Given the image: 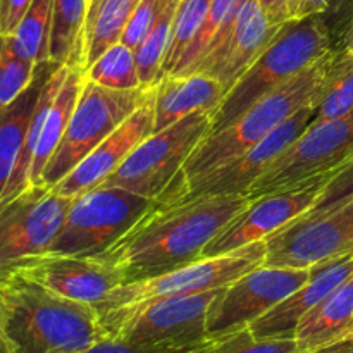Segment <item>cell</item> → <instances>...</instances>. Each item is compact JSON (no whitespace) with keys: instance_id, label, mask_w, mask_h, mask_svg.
Here are the masks:
<instances>
[{"instance_id":"cell-1","label":"cell","mask_w":353,"mask_h":353,"mask_svg":"<svg viewBox=\"0 0 353 353\" xmlns=\"http://www.w3.org/2000/svg\"><path fill=\"white\" fill-rule=\"evenodd\" d=\"M252 200L248 195H219L190 200L148 212L99 261L119 271L126 283L155 278L200 261L202 250Z\"/></svg>"},{"instance_id":"cell-2","label":"cell","mask_w":353,"mask_h":353,"mask_svg":"<svg viewBox=\"0 0 353 353\" xmlns=\"http://www.w3.org/2000/svg\"><path fill=\"white\" fill-rule=\"evenodd\" d=\"M0 321L10 353H79L107 338L95 307L19 278H0Z\"/></svg>"},{"instance_id":"cell-3","label":"cell","mask_w":353,"mask_h":353,"mask_svg":"<svg viewBox=\"0 0 353 353\" xmlns=\"http://www.w3.org/2000/svg\"><path fill=\"white\" fill-rule=\"evenodd\" d=\"M333 52L302 74L295 76L292 81L255 102L233 123L207 134L169 185H185L212 171L217 165L240 157L303 107L317 105L323 95L327 65Z\"/></svg>"},{"instance_id":"cell-4","label":"cell","mask_w":353,"mask_h":353,"mask_svg":"<svg viewBox=\"0 0 353 353\" xmlns=\"http://www.w3.org/2000/svg\"><path fill=\"white\" fill-rule=\"evenodd\" d=\"M330 30L319 14L295 17L279 26L252 68L228 90L212 112V131L233 123L255 102L292 81L334 50Z\"/></svg>"},{"instance_id":"cell-5","label":"cell","mask_w":353,"mask_h":353,"mask_svg":"<svg viewBox=\"0 0 353 353\" xmlns=\"http://www.w3.org/2000/svg\"><path fill=\"white\" fill-rule=\"evenodd\" d=\"M265 254V241H257L219 257L200 259L185 268L174 269L155 278L117 286L102 303L95 307L100 324L107 336H116L128 321L133 319L150 303L171 296L224 288L247 272L264 265Z\"/></svg>"},{"instance_id":"cell-6","label":"cell","mask_w":353,"mask_h":353,"mask_svg":"<svg viewBox=\"0 0 353 353\" xmlns=\"http://www.w3.org/2000/svg\"><path fill=\"white\" fill-rule=\"evenodd\" d=\"M353 155V112L312 121L248 188L250 200L327 181Z\"/></svg>"},{"instance_id":"cell-7","label":"cell","mask_w":353,"mask_h":353,"mask_svg":"<svg viewBox=\"0 0 353 353\" xmlns=\"http://www.w3.org/2000/svg\"><path fill=\"white\" fill-rule=\"evenodd\" d=\"M154 97V86L112 90L83 79L78 102L57 150L45 168L41 185L54 186L68 176L93 148L112 134Z\"/></svg>"},{"instance_id":"cell-8","label":"cell","mask_w":353,"mask_h":353,"mask_svg":"<svg viewBox=\"0 0 353 353\" xmlns=\"http://www.w3.org/2000/svg\"><path fill=\"white\" fill-rule=\"evenodd\" d=\"M154 200L116 186H93L72 199L69 212L48 252L97 257L128 233Z\"/></svg>"},{"instance_id":"cell-9","label":"cell","mask_w":353,"mask_h":353,"mask_svg":"<svg viewBox=\"0 0 353 353\" xmlns=\"http://www.w3.org/2000/svg\"><path fill=\"white\" fill-rule=\"evenodd\" d=\"M210 130V110L188 114L171 126L148 134L126 161L97 186H116L155 200L181 171L192 152Z\"/></svg>"},{"instance_id":"cell-10","label":"cell","mask_w":353,"mask_h":353,"mask_svg":"<svg viewBox=\"0 0 353 353\" xmlns=\"http://www.w3.org/2000/svg\"><path fill=\"white\" fill-rule=\"evenodd\" d=\"M316 110L317 105L303 107L295 116L276 128L271 134H268L261 143H257L240 157L231 159L185 185H169L154 200V205L169 207L190 202V200L209 199V196L247 195L248 188L257 181L259 176L269 168V164L283 150H286L312 123Z\"/></svg>"},{"instance_id":"cell-11","label":"cell","mask_w":353,"mask_h":353,"mask_svg":"<svg viewBox=\"0 0 353 353\" xmlns=\"http://www.w3.org/2000/svg\"><path fill=\"white\" fill-rule=\"evenodd\" d=\"M264 265L310 269L353 257V200L323 214H303L265 238Z\"/></svg>"},{"instance_id":"cell-12","label":"cell","mask_w":353,"mask_h":353,"mask_svg":"<svg viewBox=\"0 0 353 353\" xmlns=\"http://www.w3.org/2000/svg\"><path fill=\"white\" fill-rule=\"evenodd\" d=\"M219 290L171 296L145 307L116 336L141 347L188 353L209 340L207 316Z\"/></svg>"},{"instance_id":"cell-13","label":"cell","mask_w":353,"mask_h":353,"mask_svg":"<svg viewBox=\"0 0 353 353\" xmlns=\"http://www.w3.org/2000/svg\"><path fill=\"white\" fill-rule=\"evenodd\" d=\"M72 199L40 185L6 203L0 209V269L50 250Z\"/></svg>"},{"instance_id":"cell-14","label":"cell","mask_w":353,"mask_h":353,"mask_svg":"<svg viewBox=\"0 0 353 353\" xmlns=\"http://www.w3.org/2000/svg\"><path fill=\"white\" fill-rule=\"evenodd\" d=\"M310 269L261 265L219 290L207 316L209 336L248 327L305 285Z\"/></svg>"},{"instance_id":"cell-15","label":"cell","mask_w":353,"mask_h":353,"mask_svg":"<svg viewBox=\"0 0 353 353\" xmlns=\"http://www.w3.org/2000/svg\"><path fill=\"white\" fill-rule=\"evenodd\" d=\"M0 278H19L57 295L97 307L117 286L124 285L119 271L97 257L45 252L21 259L0 269Z\"/></svg>"},{"instance_id":"cell-16","label":"cell","mask_w":353,"mask_h":353,"mask_svg":"<svg viewBox=\"0 0 353 353\" xmlns=\"http://www.w3.org/2000/svg\"><path fill=\"white\" fill-rule=\"evenodd\" d=\"M330 181V179H327ZM327 181L316 183L302 190L272 193L252 200L250 205L234 217L209 245L200 259H212L243 248L247 245L264 241L271 234L288 226L296 217L312 209Z\"/></svg>"},{"instance_id":"cell-17","label":"cell","mask_w":353,"mask_h":353,"mask_svg":"<svg viewBox=\"0 0 353 353\" xmlns=\"http://www.w3.org/2000/svg\"><path fill=\"white\" fill-rule=\"evenodd\" d=\"M154 133V97L128 117L112 134L97 145L68 176L52 186L54 192L64 196H76L105 181L128 155Z\"/></svg>"},{"instance_id":"cell-18","label":"cell","mask_w":353,"mask_h":353,"mask_svg":"<svg viewBox=\"0 0 353 353\" xmlns=\"http://www.w3.org/2000/svg\"><path fill=\"white\" fill-rule=\"evenodd\" d=\"M353 278V257L336 259L310 268V278L281 303L255 319L250 331L255 338H295L302 317L331 292Z\"/></svg>"},{"instance_id":"cell-19","label":"cell","mask_w":353,"mask_h":353,"mask_svg":"<svg viewBox=\"0 0 353 353\" xmlns=\"http://www.w3.org/2000/svg\"><path fill=\"white\" fill-rule=\"evenodd\" d=\"M278 30L279 26L269 23L257 0H247L238 14L234 30L226 45L193 72L210 76L230 90L261 57Z\"/></svg>"},{"instance_id":"cell-20","label":"cell","mask_w":353,"mask_h":353,"mask_svg":"<svg viewBox=\"0 0 353 353\" xmlns=\"http://www.w3.org/2000/svg\"><path fill=\"white\" fill-rule=\"evenodd\" d=\"M228 90L217 79L202 72L164 74L154 85V131L199 110H210L223 102Z\"/></svg>"},{"instance_id":"cell-21","label":"cell","mask_w":353,"mask_h":353,"mask_svg":"<svg viewBox=\"0 0 353 353\" xmlns=\"http://www.w3.org/2000/svg\"><path fill=\"white\" fill-rule=\"evenodd\" d=\"M353 319V278L321 300L299 323L295 341L300 353L316 352L340 341Z\"/></svg>"},{"instance_id":"cell-22","label":"cell","mask_w":353,"mask_h":353,"mask_svg":"<svg viewBox=\"0 0 353 353\" xmlns=\"http://www.w3.org/2000/svg\"><path fill=\"white\" fill-rule=\"evenodd\" d=\"M57 68L59 65L54 62H43L38 65L37 78L31 83L30 88L9 107H0V196L12 174L14 164H16L24 134H26L28 123L40 99L41 88L48 76Z\"/></svg>"},{"instance_id":"cell-23","label":"cell","mask_w":353,"mask_h":353,"mask_svg":"<svg viewBox=\"0 0 353 353\" xmlns=\"http://www.w3.org/2000/svg\"><path fill=\"white\" fill-rule=\"evenodd\" d=\"M83 79H85V72L81 68H69L68 76H65L55 100L52 102L43 124H41L40 140H38L37 152H34L33 162H31L30 186L41 185L45 168L61 145L65 130H68L69 119H71V114L78 102L79 92H81Z\"/></svg>"},{"instance_id":"cell-24","label":"cell","mask_w":353,"mask_h":353,"mask_svg":"<svg viewBox=\"0 0 353 353\" xmlns=\"http://www.w3.org/2000/svg\"><path fill=\"white\" fill-rule=\"evenodd\" d=\"M140 0H88L83 30V71L107 48L119 43Z\"/></svg>"},{"instance_id":"cell-25","label":"cell","mask_w":353,"mask_h":353,"mask_svg":"<svg viewBox=\"0 0 353 353\" xmlns=\"http://www.w3.org/2000/svg\"><path fill=\"white\" fill-rule=\"evenodd\" d=\"M245 2L247 0H212L195 40L172 74H192L200 64L210 61L224 47Z\"/></svg>"},{"instance_id":"cell-26","label":"cell","mask_w":353,"mask_h":353,"mask_svg":"<svg viewBox=\"0 0 353 353\" xmlns=\"http://www.w3.org/2000/svg\"><path fill=\"white\" fill-rule=\"evenodd\" d=\"M88 0H54L48 61L83 69V30Z\"/></svg>"},{"instance_id":"cell-27","label":"cell","mask_w":353,"mask_h":353,"mask_svg":"<svg viewBox=\"0 0 353 353\" xmlns=\"http://www.w3.org/2000/svg\"><path fill=\"white\" fill-rule=\"evenodd\" d=\"M353 112V52L334 48L314 121H330Z\"/></svg>"},{"instance_id":"cell-28","label":"cell","mask_w":353,"mask_h":353,"mask_svg":"<svg viewBox=\"0 0 353 353\" xmlns=\"http://www.w3.org/2000/svg\"><path fill=\"white\" fill-rule=\"evenodd\" d=\"M52 14H54V0H33L14 33L9 34L17 54L28 61H33L34 64L50 62L48 45H50Z\"/></svg>"},{"instance_id":"cell-29","label":"cell","mask_w":353,"mask_h":353,"mask_svg":"<svg viewBox=\"0 0 353 353\" xmlns=\"http://www.w3.org/2000/svg\"><path fill=\"white\" fill-rule=\"evenodd\" d=\"M85 78L112 90L140 88L134 50L124 43H116L107 48L92 65L85 69Z\"/></svg>"},{"instance_id":"cell-30","label":"cell","mask_w":353,"mask_h":353,"mask_svg":"<svg viewBox=\"0 0 353 353\" xmlns=\"http://www.w3.org/2000/svg\"><path fill=\"white\" fill-rule=\"evenodd\" d=\"M210 2L212 0H179L174 17H172L171 40H169L164 64H162L161 78L164 74H172L176 71L179 61L186 54L192 41L195 40L200 26H202Z\"/></svg>"},{"instance_id":"cell-31","label":"cell","mask_w":353,"mask_h":353,"mask_svg":"<svg viewBox=\"0 0 353 353\" xmlns=\"http://www.w3.org/2000/svg\"><path fill=\"white\" fill-rule=\"evenodd\" d=\"M179 0H172L148 37L145 38L143 43L134 50V57H137L138 74H140L141 86H154L159 81L162 72V64H164L165 52H168L169 40H171V28H172V17H174L176 7H178Z\"/></svg>"},{"instance_id":"cell-32","label":"cell","mask_w":353,"mask_h":353,"mask_svg":"<svg viewBox=\"0 0 353 353\" xmlns=\"http://www.w3.org/2000/svg\"><path fill=\"white\" fill-rule=\"evenodd\" d=\"M38 65L17 54L9 34H0V107H9L30 88Z\"/></svg>"},{"instance_id":"cell-33","label":"cell","mask_w":353,"mask_h":353,"mask_svg":"<svg viewBox=\"0 0 353 353\" xmlns=\"http://www.w3.org/2000/svg\"><path fill=\"white\" fill-rule=\"evenodd\" d=\"M188 353H300L295 338H255L250 327L209 336L205 343Z\"/></svg>"},{"instance_id":"cell-34","label":"cell","mask_w":353,"mask_h":353,"mask_svg":"<svg viewBox=\"0 0 353 353\" xmlns=\"http://www.w3.org/2000/svg\"><path fill=\"white\" fill-rule=\"evenodd\" d=\"M319 14L330 30L334 47H340V41L347 31L353 17V0H302L296 17Z\"/></svg>"},{"instance_id":"cell-35","label":"cell","mask_w":353,"mask_h":353,"mask_svg":"<svg viewBox=\"0 0 353 353\" xmlns=\"http://www.w3.org/2000/svg\"><path fill=\"white\" fill-rule=\"evenodd\" d=\"M171 2L172 0H140L124 28L121 43L137 50Z\"/></svg>"},{"instance_id":"cell-36","label":"cell","mask_w":353,"mask_h":353,"mask_svg":"<svg viewBox=\"0 0 353 353\" xmlns=\"http://www.w3.org/2000/svg\"><path fill=\"white\" fill-rule=\"evenodd\" d=\"M353 200V155L331 176L330 181L324 185L319 199L312 209L305 214H323L338 209Z\"/></svg>"},{"instance_id":"cell-37","label":"cell","mask_w":353,"mask_h":353,"mask_svg":"<svg viewBox=\"0 0 353 353\" xmlns=\"http://www.w3.org/2000/svg\"><path fill=\"white\" fill-rule=\"evenodd\" d=\"M33 0H0V34H12Z\"/></svg>"},{"instance_id":"cell-38","label":"cell","mask_w":353,"mask_h":353,"mask_svg":"<svg viewBox=\"0 0 353 353\" xmlns=\"http://www.w3.org/2000/svg\"><path fill=\"white\" fill-rule=\"evenodd\" d=\"M79 353H172L165 350H159V348H150V347H141V345L130 343L126 340H121V338H103L99 343L92 345L86 350Z\"/></svg>"},{"instance_id":"cell-39","label":"cell","mask_w":353,"mask_h":353,"mask_svg":"<svg viewBox=\"0 0 353 353\" xmlns=\"http://www.w3.org/2000/svg\"><path fill=\"white\" fill-rule=\"evenodd\" d=\"M257 3L272 26H283L296 17L295 0H257Z\"/></svg>"},{"instance_id":"cell-40","label":"cell","mask_w":353,"mask_h":353,"mask_svg":"<svg viewBox=\"0 0 353 353\" xmlns=\"http://www.w3.org/2000/svg\"><path fill=\"white\" fill-rule=\"evenodd\" d=\"M310 353H353V336L345 338V340L334 341V343L327 345V347L319 348L316 352Z\"/></svg>"},{"instance_id":"cell-41","label":"cell","mask_w":353,"mask_h":353,"mask_svg":"<svg viewBox=\"0 0 353 353\" xmlns=\"http://www.w3.org/2000/svg\"><path fill=\"white\" fill-rule=\"evenodd\" d=\"M340 47H341V48H348V50L353 52V17H352L350 24H348L347 31H345L343 38H341ZM340 47H338V48H340Z\"/></svg>"},{"instance_id":"cell-42","label":"cell","mask_w":353,"mask_h":353,"mask_svg":"<svg viewBox=\"0 0 353 353\" xmlns=\"http://www.w3.org/2000/svg\"><path fill=\"white\" fill-rule=\"evenodd\" d=\"M0 353H10L9 347H7L6 336H3V330H2V321H0Z\"/></svg>"},{"instance_id":"cell-43","label":"cell","mask_w":353,"mask_h":353,"mask_svg":"<svg viewBox=\"0 0 353 353\" xmlns=\"http://www.w3.org/2000/svg\"><path fill=\"white\" fill-rule=\"evenodd\" d=\"M353 336V319L350 321V324H348V327L345 330L343 336H341V340H345V338H352Z\"/></svg>"},{"instance_id":"cell-44","label":"cell","mask_w":353,"mask_h":353,"mask_svg":"<svg viewBox=\"0 0 353 353\" xmlns=\"http://www.w3.org/2000/svg\"><path fill=\"white\" fill-rule=\"evenodd\" d=\"M300 2H302V0H295V3H296V12H299V7H300Z\"/></svg>"}]
</instances>
